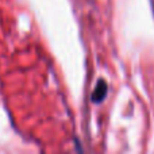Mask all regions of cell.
I'll use <instances>...</instances> for the list:
<instances>
[{
    "label": "cell",
    "mask_w": 154,
    "mask_h": 154,
    "mask_svg": "<svg viewBox=\"0 0 154 154\" xmlns=\"http://www.w3.org/2000/svg\"><path fill=\"white\" fill-rule=\"evenodd\" d=\"M107 91H108V87H107V82L104 80H99L97 85H96L95 91L92 93V101L93 103H100L101 100H104L107 95Z\"/></svg>",
    "instance_id": "cell-1"
}]
</instances>
